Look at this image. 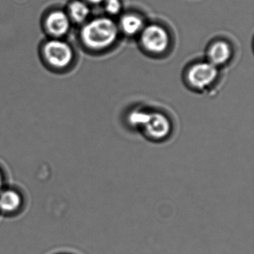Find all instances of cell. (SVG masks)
Segmentation results:
<instances>
[{"instance_id":"obj_1","label":"cell","mask_w":254,"mask_h":254,"mask_svg":"<svg viewBox=\"0 0 254 254\" xmlns=\"http://www.w3.org/2000/svg\"><path fill=\"white\" fill-rule=\"evenodd\" d=\"M127 121L130 127L151 143H164L175 133L173 121L162 111L135 109L130 113Z\"/></svg>"},{"instance_id":"obj_2","label":"cell","mask_w":254,"mask_h":254,"mask_svg":"<svg viewBox=\"0 0 254 254\" xmlns=\"http://www.w3.org/2000/svg\"><path fill=\"white\" fill-rule=\"evenodd\" d=\"M118 36L117 25L111 19L97 17L82 25L79 38L89 50H100L112 45Z\"/></svg>"},{"instance_id":"obj_3","label":"cell","mask_w":254,"mask_h":254,"mask_svg":"<svg viewBox=\"0 0 254 254\" xmlns=\"http://www.w3.org/2000/svg\"><path fill=\"white\" fill-rule=\"evenodd\" d=\"M41 56L47 67L53 71L64 72L73 64L75 51L64 39L49 38L41 45Z\"/></svg>"},{"instance_id":"obj_4","label":"cell","mask_w":254,"mask_h":254,"mask_svg":"<svg viewBox=\"0 0 254 254\" xmlns=\"http://www.w3.org/2000/svg\"><path fill=\"white\" fill-rule=\"evenodd\" d=\"M72 25L66 10L62 8L47 11L43 19V28L50 38L64 39L69 34Z\"/></svg>"},{"instance_id":"obj_5","label":"cell","mask_w":254,"mask_h":254,"mask_svg":"<svg viewBox=\"0 0 254 254\" xmlns=\"http://www.w3.org/2000/svg\"><path fill=\"white\" fill-rule=\"evenodd\" d=\"M141 40L144 47L153 53H163L169 45V34L157 25H150L145 27L142 30Z\"/></svg>"},{"instance_id":"obj_6","label":"cell","mask_w":254,"mask_h":254,"mask_svg":"<svg viewBox=\"0 0 254 254\" xmlns=\"http://www.w3.org/2000/svg\"><path fill=\"white\" fill-rule=\"evenodd\" d=\"M218 75L216 66L210 62H202L191 66L189 71L190 84L197 90H203L215 81Z\"/></svg>"},{"instance_id":"obj_7","label":"cell","mask_w":254,"mask_h":254,"mask_svg":"<svg viewBox=\"0 0 254 254\" xmlns=\"http://www.w3.org/2000/svg\"><path fill=\"white\" fill-rule=\"evenodd\" d=\"M72 24L83 25L90 15V8L84 0H71L66 9Z\"/></svg>"},{"instance_id":"obj_8","label":"cell","mask_w":254,"mask_h":254,"mask_svg":"<svg viewBox=\"0 0 254 254\" xmlns=\"http://www.w3.org/2000/svg\"><path fill=\"white\" fill-rule=\"evenodd\" d=\"M23 203L20 192L11 189L0 191V211L5 214H13L18 211Z\"/></svg>"},{"instance_id":"obj_9","label":"cell","mask_w":254,"mask_h":254,"mask_svg":"<svg viewBox=\"0 0 254 254\" xmlns=\"http://www.w3.org/2000/svg\"><path fill=\"white\" fill-rule=\"evenodd\" d=\"M231 56L230 46L224 41L215 43L209 50V62L218 66L226 63Z\"/></svg>"},{"instance_id":"obj_10","label":"cell","mask_w":254,"mask_h":254,"mask_svg":"<svg viewBox=\"0 0 254 254\" xmlns=\"http://www.w3.org/2000/svg\"><path fill=\"white\" fill-rule=\"evenodd\" d=\"M120 26L125 33L129 35H133L142 30L143 28V22L137 16L126 15L122 18Z\"/></svg>"},{"instance_id":"obj_11","label":"cell","mask_w":254,"mask_h":254,"mask_svg":"<svg viewBox=\"0 0 254 254\" xmlns=\"http://www.w3.org/2000/svg\"><path fill=\"white\" fill-rule=\"evenodd\" d=\"M105 2L107 12L112 15H116L120 12L122 5L120 0H105Z\"/></svg>"},{"instance_id":"obj_12","label":"cell","mask_w":254,"mask_h":254,"mask_svg":"<svg viewBox=\"0 0 254 254\" xmlns=\"http://www.w3.org/2000/svg\"><path fill=\"white\" fill-rule=\"evenodd\" d=\"M84 2L87 4H93V5H98V4L102 3L105 2V0H84Z\"/></svg>"},{"instance_id":"obj_13","label":"cell","mask_w":254,"mask_h":254,"mask_svg":"<svg viewBox=\"0 0 254 254\" xmlns=\"http://www.w3.org/2000/svg\"><path fill=\"white\" fill-rule=\"evenodd\" d=\"M4 178L2 172L0 171V191L2 190V187H3Z\"/></svg>"}]
</instances>
